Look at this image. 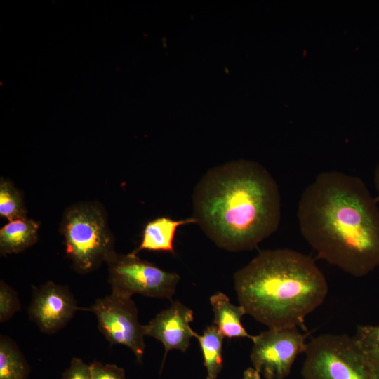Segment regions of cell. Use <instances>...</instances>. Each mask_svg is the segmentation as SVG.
Returning a JSON list of instances; mask_svg holds the SVG:
<instances>
[{"label": "cell", "mask_w": 379, "mask_h": 379, "mask_svg": "<svg viewBox=\"0 0 379 379\" xmlns=\"http://www.w3.org/2000/svg\"><path fill=\"white\" fill-rule=\"evenodd\" d=\"M362 180L339 171L317 175L298 206L302 237L317 258L354 277L379 266V208Z\"/></svg>", "instance_id": "1"}, {"label": "cell", "mask_w": 379, "mask_h": 379, "mask_svg": "<svg viewBox=\"0 0 379 379\" xmlns=\"http://www.w3.org/2000/svg\"><path fill=\"white\" fill-rule=\"evenodd\" d=\"M193 218L218 247L249 251L274 232L281 219L279 187L259 163L237 160L208 170L197 184Z\"/></svg>", "instance_id": "2"}, {"label": "cell", "mask_w": 379, "mask_h": 379, "mask_svg": "<svg viewBox=\"0 0 379 379\" xmlns=\"http://www.w3.org/2000/svg\"><path fill=\"white\" fill-rule=\"evenodd\" d=\"M234 288L246 314L268 328L305 329L306 317L328 290L314 261L288 248L260 251L234 273Z\"/></svg>", "instance_id": "3"}, {"label": "cell", "mask_w": 379, "mask_h": 379, "mask_svg": "<svg viewBox=\"0 0 379 379\" xmlns=\"http://www.w3.org/2000/svg\"><path fill=\"white\" fill-rule=\"evenodd\" d=\"M60 228L66 253L79 273L94 270L116 253L106 215L97 204L80 203L69 208Z\"/></svg>", "instance_id": "4"}, {"label": "cell", "mask_w": 379, "mask_h": 379, "mask_svg": "<svg viewBox=\"0 0 379 379\" xmlns=\"http://www.w3.org/2000/svg\"><path fill=\"white\" fill-rule=\"evenodd\" d=\"M303 379H370L365 352L354 336L324 334L307 343Z\"/></svg>", "instance_id": "5"}, {"label": "cell", "mask_w": 379, "mask_h": 379, "mask_svg": "<svg viewBox=\"0 0 379 379\" xmlns=\"http://www.w3.org/2000/svg\"><path fill=\"white\" fill-rule=\"evenodd\" d=\"M106 263L112 291L131 298L140 294L171 299L180 281L177 273L163 270L132 252L116 253Z\"/></svg>", "instance_id": "6"}, {"label": "cell", "mask_w": 379, "mask_h": 379, "mask_svg": "<svg viewBox=\"0 0 379 379\" xmlns=\"http://www.w3.org/2000/svg\"><path fill=\"white\" fill-rule=\"evenodd\" d=\"M98 320V328L112 345L128 347L140 361L145 350L143 325L138 320V308L131 297L114 292L96 300L90 307Z\"/></svg>", "instance_id": "7"}, {"label": "cell", "mask_w": 379, "mask_h": 379, "mask_svg": "<svg viewBox=\"0 0 379 379\" xmlns=\"http://www.w3.org/2000/svg\"><path fill=\"white\" fill-rule=\"evenodd\" d=\"M298 327L268 328L252 340L250 359L254 368L265 379H284L307 348L305 338Z\"/></svg>", "instance_id": "8"}, {"label": "cell", "mask_w": 379, "mask_h": 379, "mask_svg": "<svg viewBox=\"0 0 379 379\" xmlns=\"http://www.w3.org/2000/svg\"><path fill=\"white\" fill-rule=\"evenodd\" d=\"M78 309L67 286L50 281L33 287L29 315L44 333L52 334L64 328Z\"/></svg>", "instance_id": "9"}, {"label": "cell", "mask_w": 379, "mask_h": 379, "mask_svg": "<svg viewBox=\"0 0 379 379\" xmlns=\"http://www.w3.org/2000/svg\"><path fill=\"white\" fill-rule=\"evenodd\" d=\"M193 312L178 301L158 313L147 324L143 325L145 335L160 341L165 349L164 362L170 350L185 352L195 333L190 326L193 321Z\"/></svg>", "instance_id": "10"}, {"label": "cell", "mask_w": 379, "mask_h": 379, "mask_svg": "<svg viewBox=\"0 0 379 379\" xmlns=\"http://www.w3.org/2000/svg\"><path fill=\"white\" fill-rule=\"evenodd\" d=\"M197 223L195 218L175 220L160 217L148 222L143 230L139 246L132 253L138 255L142 250L174 253V237L179 226Z\"/></svg>", "instance_id": "11"}, {"label": "cell", "mask_w": 379, "mask_h": 379, "mask_svg": "<svg viewBox=\"0 0 379 379\" xmlns=\"http://www.w3.org/2000/svg\"><path fill=\"white\" fill-rule=\"evenodd\" d=\"M210 304L214 314L213 325L224 337L253 340L254 335L248 334L241 324V317L246 314L241 305L232 304L230 298L222 292L211 295Z\"/></svg>", "instance_id": "12"}, {"label": "cell", "mask_w": 379, "mask_h": 379, "mask_svg": "<svg viewBox=\"0 0 379 379\" xmlns=\"http://www.w3.org/2000/svg\"><path fill=\"white\" fill-rule=\"evenodd\" d=\"M39 224L27 217L9 221L0 230L1 255L18 253L37 241Z\"/></svg>", "instance_id": "13"}, {"label": "cell", "mask_w": 379, "mask_h": 379, "mask_svg": "<svg viewBox=\"0 0 379 379\" xmlns=\"http://www.w3.org/2000/svg\"><path fill=\"white\" fill-rule=\"evenodd\" d=\"M206 370V379H217L223 366L222 345L224 336L215 325L204 330L201 335L197 333Z\"/></svg>", "instance_id": "14"}, {"label": "cell", "mask_w": 379, "mask_h": 379, "mask_svg": "<svg viewBox=\"0 0 379 379\" xmlns=\"http://www.w3.org/2000/svg\"><path fill=\"white\" fill-rule=\"evenodd\" d=\"M30 367L16 343L0 337V379H27Z\"/></svg>", "instance_id": "15"}, {"label": "cell", "mask_w": 379, "mask_h": 379, "mask_svg": "<svg viewBox=\"0 0 379 379\" xmlns=\"http://www.w3.org/2000/svg\"><path fill=\"white\" fill-rule=\"evenodd\" d=\"M22 195L11 181L1 178L0 181V215L11 221L27 217Z\"/></svg>", "instance_id": "16"}, {"label": "cell", "mask_w": 379, "mask_h": 379, "mask_svg": "<svg viewBox=\"0 0 379 379\" xmlns=\"http://www.w3.org/2000/svg\"><path fill=\"white\" fill-rule=\"evenodd\" d=\"M16 292L4 281H0V322L10 319L20 310Z\"/></svg>", "instance_id": "17"}, {"label": "cell", "mask_w": 379, "mask_h": 379, "mask_svg": "<svg viewBox=\"0 0 379 379\" xmlns=\"http://www.w3.org/2000/svg\"><path fill=\"white\" fill-rule=\"evenodd\" d=\"M354 338L364 350H379V324L359 325Z\"/></svg>", "instance_id": "18"}, {"label": "cell", "mask_w": 379, "mask_h": 379, "mask_svg": "<svg viewBox=\"0 0 379 379\" xmlns=\"http://www.w3.org/2000/svg\"><path fill=\"white\" fill-rule=\"evenodd\" d=\"M90 366L93 379H126L124 368L116 364L94 361Z\"/></svg>", "instance_id": "19"}, {"label": "cell", "mask_w": 379, "mask_h": 379, "mask_svg": "<svg viewBox=\"0 0 379 379\" xmlns=\"http://www.w3.org/2000/svg\"><path fill=\"white\" fill-rule=\"evenodd\" d=\"M61 379H93L91 366L81 359L74 357L62 373Z\"/></svg>", "instance_id": "20"}, {"label": "cell", "mask_w": 379, "mask_h": 379, "mask_svg": "<svg viewBox=\"0 0 379 379\" xmlns=\"http://www.w3.org/2000/svg\"><path fill=\"white\" fill-rule=\"evenodd\" d=\"M364 352L370 379H379V350H364Z\"/></svg>", "instance_id": "21"}, {"label": "cell", "mask_w": 379, "mask_h": 379, "mask_svg": "<svg viewBox=\"0 0 379 379\" xmlns=\"http://www.w3.org/2000/svg\"><path fill=\"white\" fill-rule=\"evenodd\" d=\"M241 379H261V375L254 368L249 367L244 371Z\"/></svg>", "instance_id": "22"}, {"label": "cell", "mask_w": 379, "mask_h": 379, "mask_svg": "<svg viewBox=\"0 0 379 379\" xmlns=\"http://www.w3.org/2000/svg\"><path fill=\"white\" fill-rule=\"evenodd\" d=\"M374 182H375V189L378 194V196L375 198V199L377 201H379V164H378L375 171Z\"/></svg>", "instance_id": "23"}]
</instances>
